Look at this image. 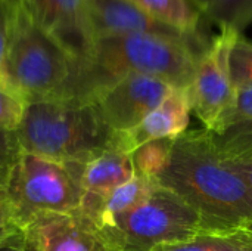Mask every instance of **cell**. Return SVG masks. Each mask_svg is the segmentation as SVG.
<instances>
[{
    "label": "cell",
    "mask_w": 252,
    "mask_h": 251,
    "mask_svg": "<svg viewBox=\"0 0 252 251\" xmlns=\"http://www.w3.org/2000/svg\"><path fill=\"white\" fill-rule=\"evenodd\" d=\"M211 37L127 34L96 38L77 61L71 98L96 102L112 84L130 74L157 77L171 87L190 89L196 64Z\"/></svg>",
    "instance_id": "obj_1"
},
{
    "label": "cell",
    "mask_w": 252,
    "mask_h": 251,
    "mask_svg": "<svg viewBox=\"0 0 252 251\" xmlns=\"http://www.w3.org/2000/svg\"><path fill=\"white\" fill-rule=\"evenodd\" d=\"M155 182L193 207L210 232L238 231L252 220L251 189L220 155L205 127L174 139L170 161Z\"/></svg>",
    "instance_id": "obj_2"
},
{
    "label": "cell",
    "mask_w": 252,
    "mask_h": 251,
    "mask_svg": "<svg viewBox=\"0 0 252 251\" xmlns=\"http://www.w3.org/2000/svg\"><path fill=\"white\" fill-rule=\"evenodd\" d=\"M15 132L22 152L83 164L112 146L115 136L96 102L75 98L27 102Z\"/></svg>",
    "instance_id": "obj_3"
},
{
    "label": "cell",
    "mask_w": 252,
    "mask_h": 251,
    "mask_svg": "<svg viewBox=\"0 0 252 251\" xmlns=\"http://www.w3.org/2000/svg\"><path fill=\"white\" fill-rule=\"evenodd\" d=\"M77 61L32 18L25 0H10L6 74L25 102L69 99Z\"/></svg>",
    "instance_id": "obj_4"
},
{
    "label": "cell",
    "mask_w": 252,
    "mask_h": 251,
    "mask_svg": "<svg viewBox=\"0 0 252 251\" xmlns=\"http://www.w3.org/2000/svg\"><path fill=\"white\" fill-rule=\"evenodd\" d=\"M86 164L55 161L21 152L4 188L16 220L24 229L34 219L50 213H72L84 198Z\"/></svg>",
    "instance_id": "obj_5"
},
{
    "label": "cell",
    "mask_w": 252,
    "mask_h": 251,
    "mask_svg": "<svg viewBox=\"0 0 252 251\" xmlns=\"http://www.w3.org/2000/svg\"><path fill=\"white\" fill-rule=\"evenodd\" d=\"M100 229L114 251H154L210 232L193 207L158 183L143 203Z\"/></svg>",
    "instance_id": "obj_6"
},
{
    "label": "cell",
    "mask_w": 252,
    "mask_h": 251,
    "mask_svg": "<svg viewBox=\"0 0 252 251\" xmlns=\"http://www.w3.org/2000/svg\"><path fill=\"white\" fill-rule=\"evenodd\" d=\"M219 30L199 56L190 86L192 111L208 130H213L232 107L235 86L230 74V55L242 34L232 28Z\"/></svg>",
    "instance_id": "obj_7"
},
{
    "label": "cell",
    "mask_w": 252,
    "mask_h": 251,
    "mask_svg": "<svg viewBox=\"0 0 252 251\" xmlns=\"http://www.w3.org/2000/svg\"><path fill=\"white\" fill-rule=\"evenodd\" d=\"M19 251H114L103 231L81 209L43 215L24 226Z\"/></svg>",
    "instance_id": "obj_8"
},
{
    "label": "cell",
    "mask_w": 252,
    "mask_h": 251,
    "mask_svg": "<svg viewBox=\"0 0 252 251\" xmlns=\"http://www.w3.org/2000/svg\"><path fill=\"white\" fill-rule=\"evenodd\" d=\"M171 89L157 77L130 74L106 89L96 99V105L114 132H128L158 108Z\"/></svg>",
    "instance_id": "obj_9"
},
{
    "label": "cell",
    "mask_w": 252,
    "mask_h": 251,
    "mask_svg": "<svg viewBox=\"0 0 252 251\" xmlns=\"http://www.w3.org/2000/svg\"><path fill=\"white\" fill-rule=\"evenodd\" d=\"M35 22L75 61L84 58L94 36L86 0H25Z\"/></svg>",
    "instance_id": "obj_10"
},
{
    "label": "cell",
    "mask_w": 252,
    "mask_h": 251,
    "mask_svg": "<svg viewBox=\"0 0 252 251\" xmlns=\"http://www.w3.org/2000/svg\"><path fill=\"white\" fill-rule=\"evenodd\" d=\"M190 89L173 87L162 104L155 108L139 126L128 132H115L114 143L131 154L140 145L161 138H177L190 123Z\"/></svg>",
    "instance_id": "obj_11"
},
{
    "label": "cell",
    "mask_w": 252,
    "mask_h": 251,
    "mask_svg": "<svg viewBox=\"0 0 252 251\" xmlns=\"http://www.w3.org/2000/svg\"><path fill=\"white\" fill-rule=\"evenodd\" d=\"M86 3L94 40L127 34L186 36L155 21L130 0H86Z\"/></svg>",
    "instance_id": "obj_12"
},
{
    "label": "cell",
    "mask_w": 252,
    "mask_h": 251,
    "mask_svg": "<svg viewBox=\"0 0 252 251\" xmlns=\"http://www.w3.org/2000/svg\"><path fill=\"white\" fill-rule=\"evenodd\" d=\"M136 176L131 154L118 148L114 142L99 157L86 164L84 169V197L105 198L114 189L130 182Z\"/></svg>",
    "instance_id": "obj_13"
},
{
    "label": "cell",
    "mask_w": 252,
    "mask_h": 251,
    "mask_svg": "<svg viewBox=\"0 0 252 251\" xmlns=\"http://www.w3.org/2000/svg\"><path fill=\"white\" fill-rule=\"evenodd\" d=\"M155 185V180L136 175L130 182L114 189L105 198L84 197L80 209L90 216L99 228H105L120 215L143 203L151 195Z\"/></svg>",
    "instance_id": "obj_14"
},
{
    "label": "cell",
    "mask_w": 252,
    "mask_h": 251,
    "mask_svg": "<svg viewBox=\"0 0 252 251\" xmlns=\"http://www.w3.org/2000/svg\"><path fill=\"white\" fill-rule=\"evenodd\" d=\"M155 21L186 36L205 34V22L190 0H130Z\"/></svg>",
    "instance_id": "obj_15"
},
{
    "label": "cell",
    "mask_w": 252,
    "mask_h": 251,
    "mask_svg": "<svg viewBox=\"0 0 252 251\" xmlns=\"http://www.w3.org/2000/svg\"><path fill=\"white\" fill-rule=\"evenodd\" d=\"M205 24L242 33L252 24V0H190Z\"/></svg>",
    "instance_id": "obj_16"
},
{
    "label": "cell",
    "mask_w": 252,
    "mask_h": 251,
    "mask_svg": "<svg viewBox=\"0 0 252 251\" xmlns=\"http://www.w3.org/2000/svg\"><path fill=\"white\" fill-rule=\"evenodd\" d=\"M154 251H252V234L244 229L205 232L183 243L158 246Z\"/></svg>",
    "instance_id": "obj_17"
},
{
    "label": "cell",
    "mask_w": 252,
    "mask_h": 251,
    "mask_svg": "<svg viewBox=\"0 0 252 251\" xmlns=\"http://www.w3.org/2000/svg\"><path fill=\"white\" fill-rule=\"evenodd\" d=\"M174 139L176 138L154 139L136 148L131 152V161L136 175L157 180L170 161Z\"/></svg>",
    "instance_id": "obj_18"
},
{
    "label": "cell",
    "mask_w": 252,
    "mask_h": 251,
    "mask_svg": "<svg viewBox=\"0 0 252 251\" xmlns=\"http://www.w3.org/2000/svg\"><path fill=\"white\" fill-rule=\"evenodd\" d=\"M213 138L214 145L223 158L252 160V121L230 127L221 135L213 133Z\"/></svg>",
    "instance_id": "obj_19"
},
{
    "label": "cell",
    "mask_w": 252,
    "mask_h": 251,
    "mask_svg": "<svg viewBox=\"0 0 252 251\" xmlns=\"http://www.w3.org/2000/svg\"><path fill=\"white\" fill-rule=\"evenodd\" d=\"M248 121H252V86L235 87L232 107L210 132H213L214 135H221L224 130Z\"/></svg>",
    "instance_id": "obj_20"
},
{
    "label": "cell",
    "mask_w": 252,
    "mask_h": 251,
    "mask_svg": "<svg viewBox=\"0 0 252 251\" xmlns=\"http://www.w3.org/2000/svg\"><path fill=\"white\" fill-rule=\"evenodd\" d=\"M230 74L235 87L252 86V40L242 34L230 55Z\"/></svg>",
    "instance_id": "obj_21"
},
{
    "label": "cell",
    "mask_w": 252,
    "mask_h": 251,
    "mask_svg": "<svg viewBox=\"0 0 252 251\" xmlns=\"http://www.w3.org/2000/svg\"><path fill=\"white\" fill-rule=\"evenodd\" d=\"M25 105L27 102L19 93L0 81V129L16 130L21 124Z\"/></svg>",
    "instance_id": "obj_22"
},
{
    "label": "cell",
    "mask_w": 252,
    "mask_h": 251,
    "mask_svg": "<svg viewBox=\"0 0 252 251\" xmlns=\"http://www.w3.org/2000/svg\"><path fill=\"white\" fill-rule=\"evenodd\" d=\"M21 152L16 132L0 129V192L4 191L10 172Z\"/></svg>",
    "instance_id": "obj_23"
},
{
    "label": "cell",
    "mask_w": 252,
    "mask_h": 251,
    "mask_svg": "<svg viewBox=\"0 0 252 251\" xmlns=\"http://www.w3.org/2000/svg\"><path fill=\"white\" fill-rule=\"evenodd\" d=\"M21 226L16 220L13 206L4 192H0V247L21 235Z\"/></svg>",
    "instance_id": "obj_24"
},
{
    "label": "cell",
    "mask_w": 252,
    "mask_h": 251,
    "mask_svg": "<svg viewBox=\"0 0 252 251\" xmlns=\"http://www.w3.org/2000/svg\"><path fill=\"white\" fill-rule=\"evenodd\" d=\"M9 37H10V0H0V81L10 87L6 74Z\"/></svg>",
    "instance_id": "obj_25"
},
{
    "label": "cell",
    "mask_w": 252,
    "mask_h": 251,
    "mask_svg": "<svg viewBox=\"0 0 252 251\" xmlns=\"http://www.w3.org/2000/svg\"><path fill=\"white\" fill-rule=\"evenodd\" d=\"M229 167L248 185L252 192V160H227Z\"/></svg>",
    "instance_id": "obj_26"
},
{
    "label": "cell",
    "mask_w": 252,
    "mask_h": 251,
    "mask_svg": "<svg viewBox=\"0 0 252 251\" xmlns=\"http://www.w3.org/2000/svg\"><path fill=\"white\" fill-rule=\"evenodd\" d=\"M0 251H19V237L0 247Z\"/></svg>",
    "instance_id": "obj_27"
},
{
    "label": "cell",
    "mask_w": 252,
    "mask_h": 251,
    "mask_svg": "<svg viewBox=\"0 0 252 251\" xmlns=\"http://www.w3.org/2000/svg\"><path fill=\"white\" fill-rule=\"evenodd\" d=\"M241 229H244V231H247V232H250V234H252V220L251 222H248V223H245Z\"/></svg>",
    "instance_id": "obj_28"
}]
</instances>
